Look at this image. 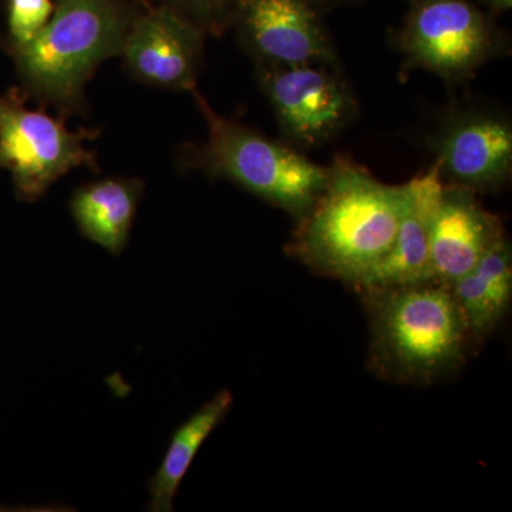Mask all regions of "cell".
<instances>
[{
    "mask_svg": "<svg viewBox=\"0 0 512 512\" xmlns=\"http://www.w3.org/2000/svg\"><path fill=\"white\" fill-rule=\"evenodd\" d=\"M403 208V185L380 183L338 158L325 190L298 220L289 254L315 274L356 289L392 248Z\"/></svg>",
    "mask_w": 512,
    "mask_h": 512,
    "instance_id": "cell-1",
    "label": "cell"
},
{
    "mask_svg": "<svg viewBox=\"0 0 512 512\" xmlns=\"http://www.w3.org/2000/svg\"><path fill=\"white\" fill-rule=\"evenodd\" d=\"M150 0H57L29 43L9 50L20 92L63 119L89 109L86 86L101 63L121 56L134 20Z\"/></svg>",
    "mask_w": 512,
    "mask_h": 512,
    "instance_id": "cell-2",
    "label": "cell"
},
{
    "mask_svg": "<svg viewBox=\"0 0 512 512\" xmlns=\"http://www.w3.org/2000/svg\"><path fill=\"white\" fill-rule=\"evenodd\" d=\"M357 292L369 316L367 363L379 379L427 386L458 372L473 352L448 286L427 282Z\"/></svg>",
    "mask_w": 512,
    "mask_h": 512,
    "instance_id": "cell-3",
    "label": "cell"
},
{
    "mask_svg": "<svg viewBox=\"0 0 512 512\" xmlns=\"http://www.w3.org/2000/svg\"><path fill=\"white\" fill-rule=\"evenodd\" d=\"M192 94L207 121L208 134L204 144L184 151L181 164L231 181L296 221L305 217L328 184L329 167L221 116L198 90Z\"/></svg>",
    "mask_w": 512,
    "mask_h": 512,
    "instance_id": "cell-4",
    "label": "cell"
},
{
    "mask_svg": "<svg viewBox=\"0 0 512 512\" xmlns=\"http://www.w3.org/2000/svg\"><path fill=\"white\" fill-rule=\"evenodd\" d=\"M19 87L0 93V168L12 175L18 200L36 202L74 168L99 171L96 154L84 144L99 130L70 131L63 117L29 109Z\"/></svg>",
    "mask_w": 512,
    "mask_h": 512,
    "instance_id": "cell-5",
    "label": "cell"
},
{
    "mask_svg": "<svg viewBox=\"0 0 512 512\" xmlns=\"http://www.w3.org/2000/svg\"><path fill=\"white\" fill-rule=\"evenodd\" d=\"M399 46L410 66L460 82L495 55L498 37L470 0H413Z\"/></svg>",
    "mask_w": 512,
    "mask_h": 512,
    "instance_id": "cell-6",
    "label": "cell"
},
{
    "mask_svg": "<svg viewBox=\"0 0 512 512\" xmlns=\"http://www.w3.org/2000/svg\"><path fill=\"white\" fill-rule=\"evenodd\" d=\"M258 80L282 130L299 146H322L356 116V101L335 66L259 64Z\"/></svg>",
    "mask_w": 512,
    "mask_h": 512,
    "instance_id": "cell-7",
    "label": "cell"
},
{
    "mask_svg": "<svg viewBox=\"0 0 512 512\" xmlns=\"http://www.w3.org/2000/svg\"><path fill=\"white\" fill-rule=\"evenodd\" d=\"M231 28L259 64L338 62L313 0H238Z\"/></svg>",
    "mask_w": 512,
    "mask_h": 512,
    "instance_id": "cell-8",
    "label": "cell"
},
{
    "mask_svg": "<svg viewBox=\"0 0 512 512\" xmlns=\"http://www.w3.org/2000/svg\"><path fill=\"white\" fill-rule=\"evenodd\" d=\"M205 36L175 10L150 0L134 20L120 57L138 82L192 93L197 90Z\"/></svg>",
    "mask_w": 512,
    "mask_h": 512,
    "instance_id": "cell-9",
    "label": "cell"
},
{
    "mask_svg": "<svg viewBox=\"0 0 512 512\" xmlns=\"http://www.w3.org/2000/svg\"><path fill=\"white\" fill-rule=\"evenodd\" d=\"M444 183L476 191H495L510 180L512 127L495 113L468 111L444 124L434 138Z\"/></svg>",
    "mask_w": 512,
    "mask_h": 512,
    "instance_id": "cell-10",
    "label": "cell"
},
{
    "mask_svg": "<svg viewBox=\"0 0 512 512\" xmlns=\"http://www.w3.org/2000/svg\"><path fill=\"white\" fill-rule=\"evenodd\" d=\"M476 192L446 184L430 231L431 278L450 288L504 235L500 221L481 207Z\"/></svg>",
    "mask_w": 512,
    "mask_h": 512,
    "instance_id": "cell-11",
    "label": "cell"
},
{
    "mask_svg": "<svg viewBox=\"0 0 512 512\" xmlns=\"http://www.w3.org/2000/svg\"><path fill=\"white\" fill-rule=\"evenodd\" d=\"M404 187V208L392 248L355 291L397 288L433 282L430 231L446 183L439 164L417 175Z\"/></svg>",
    "mask_w": 512,
    "mask_h": 512,
    "instance_id": "cell-12",
    "label": "cell"
},
{
    "mask_svg": "<svg viewBox=\"0 0 512 512\" xmlns=\"http://www.w3.org/2000/svg\"><path fill=\"white\" fill-rule=\"evenodd\" d=\"M143 195L138 178L109 177L77 188L69 207L82 237L119 256L130 241Z\"/></svg>",
    "mask_w": 512,
    "mask_h": 512,
    "instance_id": "cell-13",
    "label": "cell"
},
{
    "mask_svg": "<svg viewBox=\"0 0 512 512\" xmlns=\"http://www.w3.org/2000/svg\"><path fill=\"white\" fill-rule=\"evenodd\" d=\"M450 289L466 320L471 345H483L500 325L511 303L512 254L505 235Z\"/></svg>",
    "mask_w": 512,
    "mask_h": 512,
    "instance_id": "cell-14",
    "label": "cell"
},
{
    "mask_svg": "<svg viewBox=\"0 0 512 512\" xmlns=\"http://www.w3.org/2000/svg\"><path fill=\"white\" fill-rule=\"evenodd\" d=\"M232 404H234V394L227 389L221 390L174 431L160 467L148 481V493H150L148 510L153 512L174 510V498L181 481L190 470L192 461L202 444L227 417Z\"/></svg>",
    "mask_w": 512,
    "mask_h": 512,
    "instance_id": "cell-15",
    "label": "cell"
},
{
    "mask_svg": "<svg viewBox=\"0 0 512 512\" xmlns=\"http://www.w3.org/2000/svg\"><path fill=\"white\" fill-rule=\"evenodd\" d=\"M55 12L53 0H8L9 37L6 49L29 45Z\"/></svg>",
    "mask_w": 512,
    "mask_h": 512,
    "instance_id": "cell-16",
    "label": "cell"
},
{
    "mask_svg": "<svg viewBox=\"0 0 512 512\" xmlns=\"http://www.w3.org/2000/svg\"><path fill=\"white\" fill-rule=\"evenodd\" d=\"M190 20L205 35L220 36L231 28L238 0H153Z\"/></svg>",
    "mask_w": 512,
    "mask_h": 512,
    "instance_id": "cell-17",
    "label": "cell"
},
{
    "mask_svg": "<svg viewBox=\"0 0 512 512\" xmlns=\"http://www.w3.org/2000/svg\"><path fill=\"white\" fill-rule=\"evenodd\" d=\"M480 2L491 15H501V13L508 12L512 6V0H480Z\"/></svg>",
    "mask_w": 512,
    "mask_h": 512,
    "instance_id": "cell-18",
    "label": "cell"
}]
</instances>
